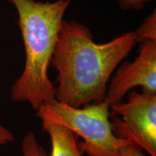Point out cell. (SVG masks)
Here are the masks:
<instances>
[{
  "mask_svg": "<svg viewBox=\"0 0 156 156\" xmlns=\"http://www.w3.org/2000/svg\"><path fill=\"white\" fill-rule=\"evenodd\" d=\"M136 44L134 31L97 44L87 26L64 20L51 62L58 73L56 100L76 108L103 101L111 76Z\"/></svg>",
  "mask_w": 156,
  "mask_h": 156,
  "instance_id": "cell-1",
  "label": "cell"
},
{
  "mask_svg": "<svg viewBox=\"0 0 156 156\" xmlns=\"http://www.w3.org/2000/svg\"><path fill=\"white\" fill-rule=\"evenodd\" d=\"M8 1L17 10L25 53L24 69L12 85L10 97L16 102L28 103L36 111L44 103L56 99L55 87L48 69L72 0Z\"/></svg>",
  "mask_w": 156,
  "mask_h": 156,
  "instance_id": "cell-2",
  "label": "cell"
},
{
  "mask_svg": "<svg viewBox=\"0 0 156 156\" xmlns=\"http://www.w3.org/2000/svg\"><path fill=\"white\" fill-rule=\"evenodd\" d=\"M110 106L106 99L81 108L68 106L54 99L39 107L36 116L63 124L81 136L84 142L80 147L87 156H120L123 146L131 141L114 134Z\"/></svg>",
  "mask_w": 156,
  "mask_h": 156,
  "instance_id": "cell-3",
  "label": "cell"
},
{
  "mask_svg": "<svg viewBox=\"0 0 156 156\" xmlns=\"http://www.w3.org/2000/svg\"><path fill=\"white\" fill-rule=\"evenodd\" d=\"M110 109L114 134L156 156V94L132 91L126 102Z\"/></svg>",
  "mask_w": 156,
  "mask_h": 156,
  "instance_id": "cell-4",
  "label": "cell"
},
{
  "mask_svg": "<svg viewBox=\"0 0 156 156\" xmlns=\"http://www.w3.org/2000/svg\"><path fill=\"white\" fill-rule=\"evenodd\" d=\"M156 94V41L140 44L138 56L133 62L119 66L107 88L105 99L112 106L120 103L132 88Z\"/></svg>",
  "mask_w": 156,
  "mask_h": 156,
  "instance_id": "cell-5",
  "label": "cell"
},
{
  "mask_svg": "<svg viewBox=\"0 0 156 156\" xmlns=\"http://www.w3.org/2000/svg\"><path fill=\"white\" fill-rule=\"evenodd\" d=\"M41 120L43 129L49 135L51 142L50 156H82L77 135L70 129L46 119Z\"/></svg>",
  "mask_w": 156,
  "mask_h": 156,
  "instance_id": "cell-6",
  "label": "cell"
},
{
  "mask_svg": "<svg viewBox=\"0 0 156 156\" xmlns=\"http://www.w3.org/2000/svg\"><path fill=\"white\" fill-rule=\"evenodd\" d=\"M136 43L156 41V11L152 12L135 31Z\"/></svg>",
  "mask_w": 156,
  "mask_h": 156,
  "instance_id": "cell-7",
  "label": "cell"
},
{
  "mask_svg": "<svg viewBox=\"0 0 156 156\" xmlns=\"http://www.w3.org/2000/svg\"><path fill=\"white\" fill-rule=\"evenodd\" d=\"M23 156H48L33 132H28L21 142Z\"/></svg>",
  "mask_w": 156,
  "mask_h": 156,
  "instance_id": "cell-8",
  "label": "cell"
},
{
  "mask_svg": "<svg viewBox=\"0 0 156 156\" xmlns=\"http://www.w3.org/2000/svg\"><path fill=\"white\" fill-rule=\"evenodd\" d=\"M153 0H116L119 6L123 10H140L146 4Z\"/></svg>",
  "mask_w": 156,
  "mask_h": 156,
  "instance_id": "cell-9",
  "label": "cell"
},
{
  "mask_svg": "<svg viewBox=\"0 0 156 156\" xmlns=\"http://www.w3.org/2000/svg\"><path fill=\"white\" fill-rule=\"evenodd\" d=\"M120 156H145V155L141 151V148L133 142H129L122 147Z\"/></svg>",
  "mask_w": 156,
  "mask_h": 156,
  "instance_id": "cell-10",
  "label": "cell"
},
{
  "mask_svg": "<svg viewBox=\"0 0 156 156\" xmlns=\"http://www.w3.org/2000/svg\"><path fill=\"white\" fill-rule=\"evenodd\" d=\"M14 140L15 136L13 134L0 123V145H7L14 141Z\"/></svg>",
  "mask_w": 156,
  "mask_h": 156,
  "instance_id": "cell-11",
  "label": "cell"
}]
</instances>
